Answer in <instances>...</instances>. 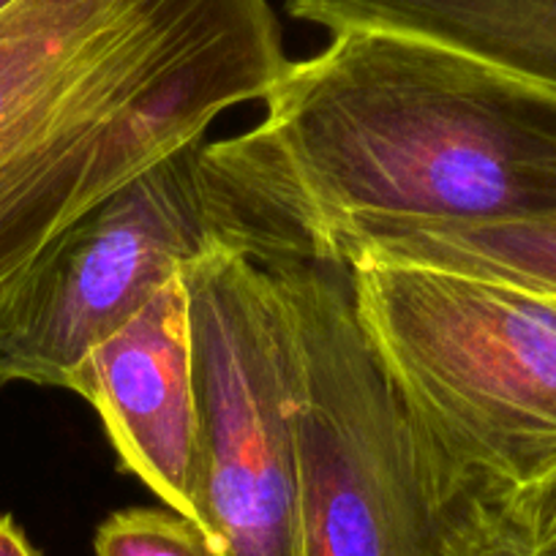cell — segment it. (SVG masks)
Segmentation results:
<instances>
[{
	"label": "cell",
	"instance_id": "cell-3",
	"mask_svg": "<svg viewBox=\"0 0 556 556\" xmlns=\"http://www.w3.org/2000/svg\"><path fill=\"white\" fill-rule=\"evenodd\" d=\"M357 325L458 502L556 496V298L496 278L346 262Z\"/></svg>",
	"mask_w": 556,
	"mask_h": 556
},
{
	"label": "cell",
	"instance_id": "cell-13",
	"mask_svg": "<svg viewBox=\"0 0 556 556\" xmlns=\"http://www.w3.org/2000/svg\"><path fill=\"white\" fill-rule=\"evenodd\" d=\"M0 556H41L9 513H0Z\"/></svg>",
	"mask_w": 556,
	"mask_h": 556
},
{
	"label": "cell",
	"instance_id": "cell-12",
	"mask_svg": "<svg viewBox=\"0 0 556 556\" xmlns=\"http://www.w3.org/2000/svg\"><path fill=\"white\" fill-rule=\"evenodd\" d=\"M532 527H534V556H556V496L540 507Z\"/></svg>",
	"mask_w": 556,
	"mask_h": 556
},
{
	"label": "cell",
	"instance_id": "cell-2",
	"mask_svg": "<svg viewBox=\"0 0 556 556\" xmlns=\"http://www.w3.org/2000/svg\"><path fill=\"white\" fill-rule=\"evenodd\" d=\"M287 66L267 0H14L0 12V285Z\"/></svg>",
	"mask_w": 556,
	"mask_h": 556
},
{
	"label": "cell",
	"instance_id": "cell-4",
	"mask_svg": "<svg viewBox=\"0 0 556 556\" xmlns=\"http://www.w3.org/2000/svg\"><path fill=\"white\" fill-rule=\"evenodd\" d=\"M295 357L303 556H453L467 502L437 480L352 306L346 267L251 249Z\"/></svg>",
	"mask_w": 556,
	"mask_h": 556
},
{
	"label": "cell",
	"instance_id": "cell-6",
	"mask_svg": "<svg viewBox=\"0 0 556 556\" xmlns=\"http://www.w3.org/2000/svg\"><path fill=\"white\" fill-rule=\"evenodd\" d=\"M224 240L249 245V229L202 142L128 180L0 285V384L72 393L90 352Z\"/></svg>",
	"mask_w": 556,
	"mask_h": 556
},
{
	"label": "cell",
	"instance_id": "cell-9",
	"mask_svg": "<svg viewBox=\"0 0 556 556\" xmlns=\"http://www.w3.org/2000/svg\"><path fill=\"white\" fill-rule=\"evenodd\" d=\"M314 256L415 262L496 278L556 298V216L521 222H361L336 232Z\"/></svg>",
	"mask_w": 556,
	"mask_h": 556
},
{
	"label": "cell",
	"instance_id": "cell-14",
	"mask_svg": "<svg viewBox=\"0 0 556 556\" xmlns=\"http://www.w3.org/2000/svg\"><path fill=\"white\" fill-rule=\"evenodd\" d=\"M12 3H14V0H0V12H3V9L12 7Z\"/></svg>",
	"mask_w": 556,
	"mask_h": 556
},
{
	"label": "cell",
	"instance_id": "cell-11",
	"mask_svg": "<svg viewBox=\"0 0 556 556\" xmlns=\"http://www.w3.org/2000/svg\"><path fill=\"white\" fill-rule=\"evenodd\" d=\"M453 556H534L532 518L505 502H467L453 534Z\"/></svg>",
	"mask_w": 556,
	"mask_h": 556
},
{
	"label": "cell",
	"instance_id": "cell-1",
	"mask_svg": "<svg viewBox=\"0 0 556 556\" xmlns=\"http://www.w3.org/2000/svg\"><path fill=\"white\" fill-rule=\"evenodd\" d=\"M290 61L202 164L249 249L314 256L361 222L556 216V90L437 41L346 28Z\"/></svg>",
	"mask_w": 556,
	"mask_h": 556
},
{
	"label": "cell",
	"instance_id": "cell-7",
	"mask_svg": "<svg viewBox=\"0 0 556 556\" xmlns=\"http://www.w3.org/2000/svg\"><path fill=\"white\" fill-rule=\"evenodd\" d=\"M72 393L104 424L121 469L197 518V388L184 270L101 341Z\"/></svg>",
	"mask_w": 556,
	"mask_h": 556
},
{
	"label": "cell",
	"instance_id": "cell-10",
	"mask_svg": "<svg viewBox=\"0 0 556 556\" xmlns=\"http://www.w3.org/2000/svg\"><path fill=\"white\" fill-rule=\"evenodd\" d=\"M96 556H218L205 534L167 507H126L96 529Z\"/></svg>",
	"mask_w": 556,
	"mask_h": 556
},
{
	"label": "cell",
	"instance_id": "cell-8",
	"mask_svg": "<svg viewBox=\"0 0 556 556\" xmlns=\"http://www.w3.org/2000/svg\"><path fill=\"white\" fill-rule=\"evenodd\" d=\"M295 20L437 41L556 90V0H287Z\"/></svg>",
	"mask_w": 556,
	"mask_h": 556
},
{
	"label": "cell",
	"instance_id": "cell-5",
	"mask_svg": "<svg viewBox=\"0 0 556 556\" xmlns=\"http://www.w3.org/2000/svg\"><path fill=\"white\" fill-rule=\"evenodd\" d=\"M197 388V518L218 556H303L295 357L285 303L245 243L184 265Z\"/></svg>",
	"mask_w": 556,
	"mask_h": 556
}]
</instances>
